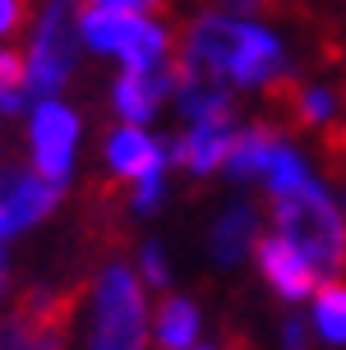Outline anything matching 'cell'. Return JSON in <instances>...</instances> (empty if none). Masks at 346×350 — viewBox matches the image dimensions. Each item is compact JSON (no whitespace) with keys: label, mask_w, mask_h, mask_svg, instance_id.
<instances>
[{"label":"cell","mask_w":346,"mask_h":350,"mask_svg":"<svg viewBox=\"0 0 346 350\" xmlns=\"http://www.w3.org/2000/svg\"><path fill=\"white\" fill-rule=\"evenodd\" d=\"M203 5H217L226 14H277L282 10L277 0H203Z\"/></svg>","instance_id":"obj_22"},{"label":"cell","mask_w":346,"mask_h":350,"mask_svg":"<svg viewBox=\"0 0 346 350\" xmlns=\"http://www.w3.org/2000/svg\"><path fill=\"white\" fill-rule=\"evenodd\" d=\"M5 281H10V258H5V240H0V291H5Z\"/></svg>","instance_id":"obj_26"},{"label":"cell","mask_w":346,"mask_h":350,"mask_svg":"<svg viewBox=\"0 0 346 350\" xmlns=\"http://www.w3.org/2000/svg\"><path fill=\"white\" fill-rule=\"evenodd\" d=\"M23 111V92L18 88H0V116H18Z\"/></svg>","instance_id":"obj_25"},{"label":"cell","mask_w":346,"mask_h":350,"mask_svg":"<svg viewBox=\"0 0 346 350\" xmlns=\"http://www.w3.org/2000/svg\"><path fill=\"white\" fill-rule=\"evenodd\" d=\"M231 148H236V129L231 124H194L185 139H175L171 161L190 166V171H217V166H226Z\"/></svg>","instance_id":"obj_11"},{"label":"cell","mask_w":346,"mask_h":350,"mask_svg":"<svg viewBox=\"0 0 346 350\" xmlns=\"http://www.w3.org/2000/svg\"><path fill=\"white\" fill-rule=\"evenodd\" d=\"M74 134H79V120L74 111L55 102H42L33 111V157H37V175L60 185L69 171V152H74Z\"/></svg>","instance_id":"obj_8"},{"label":"cell","mask_w":346,"mask_h":350,"mask_svg":"<svg viewBox=\"0 0 346 350\" xmlns=\"http://www.w3.org/2000/svg\"><path fill=\"white\" fill-rule=\"evenodd\" d=\"M254 258H259V272H263V281L273 286L282 299H305L314 291V262L300 254V249L286 240V235H259L254 240Z\"/></svg>","instance_id":"obj_9"},{"label":"cell","mask_w":346,"mask_h":350,"mask_svg":"<svg viewBox=\"0 0 346 350\" xmlns=\"http://www.w3.org/2000/svg\"><path fill=\"white\" fill-rule=\"evenodd\" d=\"M194 336H199V314H194L190 299H162L157 309V341L166 350H190Z\"/></svg>","instance_id":"obj_14"},{"label":"cell","mask_w":346,"mask_h":350,"mask_svg":"<svg viewBox=\"0 0 346 350\" xmlns=\"http://www.w3.org/2000/svg\"><path fill=\"white\" fill-rule=\"evenodd\" d=\"M277 148H282V143H277V124L259 120V124H249V129L236 134V148H231L226 166H231V175H240V180H249V175H268Z\"/></svg>","instance_id":"obj_13"},{"label":"cell","mask_w":346,"mask_h":350,"mask_svg":"<svg viewBox=\"0 0 346 350\" xmlns=\"http://www.w3.org/2000/svg\"><path fill=\"white\" fill-rule=\"evenodd\" d=\"M194 350H208V346H194Z\"/></svg>","instance_id":"obj_28"},{"label":"cell","mask_w":346,"mask_h":350,"mask_svg":"<svg viewBox=\"0 0 346 350\" xmlns=\"http://www.w3.org/2000/svg\"><path fill=\"white\" fill-rule=\"evenodd\" d=\"M28 83V55L0 51V88H23Z\"/></svg>","instance_id":"obj_21"},{"label":"cell","mask_w":346,"mask_h":350,"mask_svg":"<svg viewBox=\"0 0 346 350\" xmlns=\"http://www.w3.org/2000/svg\"><path fill=\"white\" fill-rule=\"evenodd\" d=\"M263 102H268V120L277 129H314L332 116L337 97L328 88H310L295 74H273L263 83Z\"/></svg>","instance_id":"obj_6"},{"label":"cell","mask_w":346,"mask_h":350,"mask_svg":"<svg viewBox=\"0 0 346 350\" xmlns=\"http://www.w3.org/2000/svg\"><path fill=\"white\" fill-rule=\"evenodd\" d=\"M143 277L153 281V286H166V262H162L157 245H143Z\"/></svg>","instance_id":"obj_23"},{"label":"cell","mask_w":346,"mask_h":350,"mask_svg":"<svg viewBox=\"0 0 346 350\" xmlns=\"http://www.w3.org/2000/svg\"><path fill=\"white\" fill-rule=\"evenodd\" d=\"M249 235H254V212L249 208H231L217 221V230H212V254L222 262H236L240 258V249L249 245Z\"/></svg>","instance_id":"obj_15"},{"label":"cell","mask_w":346,"mask_h":350,"mask_svg":"<svg viewBox=\"0 0 346 350\" xmlns=\"http://www.w3.org/2000/svg\"><path fill=\"white\" fill-rule=\"evenodd\" d=\"M55 198H60V185L42 180L37 171L0 175V240L23 226H33V221H42L55 208Z\"/></svg>","instance_id":"obj_7"},{"label":"cell","mask_w":346,"mask_h":350,"mask_svg":"<svg viewBox=\"0 0 346 350\" xmlns=\"http://www.w3.org/2000/svg\"><path fill=\"white\" fill-rule=\"evenodd\" d=\"M143 286L125 262H111L97 281L92 350H143Z\"/></svg>","instance_id":"obj_4"},{"label":"cell","mask_w":346,"mask_h":350,"mask_svg":"<svg viewBox=\"0 0 346 350\" xmlns=\"http://www.w3.org/2000/svg\"><path fill=\"white\" fill-rule=\"evenodd\" d=\"M106 161H111V171L125 175V180H138V175L166 166V161H162V148H157L143 129H134V124L106 134Z\"/></svg>","instance_id":"obj_12"},{"label":"cell","mask_w":346,"mask_h":350,"mask_svg":"<svg viewBox=\"0 0 346 350\" xmlns=\"http://www.w3.org/2000/svg\"><path fill=\"white\" fill-rule=\"evenodd\" d=\"M282 346H286V350H310V332H305L300 318H286V327H282Z\"/></svg>","instance_id":"obj_24"},{"label":"cell","mask_w":346,"mask_h":350,"mask_svg":"<svg viewBox=\"0 0 346 350\" xmlns=\"http://www.w3.org/2000/svg\"><path fill=\"white\" fill-rule=\"evenodd\" d=\"M268 193H286V189H295V185H305L310 175H305V161L295 157L291 148H277V157H273V166H268Z\"/></svg>","instance_id":"obj_17"},{"label":"cell","mask_w":346,"mask_h":350,"mask_svg":"<svg viewBox=\"0 0 346 350\" xmlns=\"http://www.w3.org/2000/svg\"><path fill=\"white\" fill-rule=\"evenodd\" d=\"M314 318H319V332L328 336L332 346H342L346 341V281L332 277L323 291H319V309H314Z\"/></svg>","instance_id":"obj_16"},{"label":"cell","mask_w":346,"mask_h":350,"mask_svg":"<svg viewBox=\"0 0 346 350\" xmlns=\"http://www.w3.org/2000/svg\"><path fill=\"white\" fill-rule=\"evenodd\" d=\"M166 70L175 79V92L199 83V79L263 88L273 74H282V46H277V37H268L254 23L199 14L190 23H175Z\"/></svg>","instance_id":"obj_1"},{"label":"cell","mask_w":346,"mask_h":350,"mask_svg":"<svg viewBox=\"0 0 346 350\" xmlns=\"http://www.w3.org/2000/svg\"><path fill=\"white\" fill-rule=\"evenodd\" d=\"M79 10H134V14H171V0H79Z\"/></svg>","instance_id":"obj_20"},{"label":"cell","mask_w":346,"mask_h":350,"mask_svg":"<svg viewBox=\"0 0 346 350\" xmlns=\"http://www.w3.org/2000/svg\"><path fill=\"white\" fill-rule=\"evenodd\" d=\"M323 166H328L332 180L346 185V124L342 120H332L328 129H323Z\"/></svg>","instance_id":"obj_18"},{"label":"cell","mask_w":346,"mask_h":350,"mask_svg":"<svg viewBox=\"0 0 346 350\" xmlns=\"http://www.w3.org/2000/svg\"><path fill=\"white\" fill-rule=\"evenodd\" d=\"M175 92V79L166 65H153V70H138V65H125V74L116 79V106H121L125 124H143L153 120L157 102Z\"/></svg>","instance_id":"obj_10"},{"label":"cell","mask_w":346,"mask_h":350,"mask_svg":"<svg viewBox=\"0 0 346 350\" xmlns=\"http://www.w3.org/2000/svg\"><path fill=\"white\" fill-rule=\"evenodd\" d=\"M79 5L74 0H51L47 14L37 23V37H33V51H28V83L37 97H51L55 88L69 79L74 70V42H79Z\"/></svg>","instance_id":"obj_5"},{"label":"cell","mask_w":346,"mask_h":350,"mask_svg":"<svg viewBox=\"0 0 346 350\" xmlns=\"http://www.w3.org/2000/svg\"><path fill=\"white\" fill-rule=\"evenodd\" d=\"M277 5H282V10H291V5H300V0H277Z\"/></svg>","instance_id":"obj_27"},{"label":"cell","mask_w":346,"mask_h":350,"mask_svg":"<svg viewBox=\"0 0 346 350\" xmlns=\"http://www.w3.org/2000/svg\"><path fill=\"white\" fill-rule=\"evenodd\" d=\"M273 203V226L277 235H286L305 258L314 262V272L328 277H346V217L319 185H295L286 193H268Z\"/></svg>","instance_id":"obj_2"},{"label":"cell","mask_w":346,"mask_h":350,"mask_svg":"<svg viewBox=\"0 0 346 350\" xmlns=\"http://www.w3.org/2000/svg\"><path fill=\"white\" fill-rule=\"evenodd\" d=\"M88 295V281H69L60 291L33 286L0 318V350H65L74 314Z\"/></svg>","instance_id":"obj_3"},{"label":"cell","mask_w":346,"mask_h":350,"mask_svg":"<svg viewBox=\"0 0 346 350\" xmlns=\"http://www.w3.org/2000/svg\"><path fill=\"white\" fill-rule=\"evenodd\" d=\"M33 18V0H0V37H18Z\"/></svg>","instance_id":"obj_19"}]
</instances>
